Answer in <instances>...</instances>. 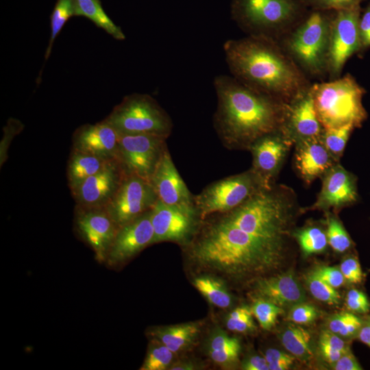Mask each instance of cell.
I'll return each instance as SVG.
<instances>
[{
    "mask_svg": "<svg viewBox=\"0 0 370 370\" xmlns=\"http://www.w3.org/2000/svg\"><path fill=\"white\" fill-rule=\"evenodd\" d=\"M269 370H286L291 368L295 357L277 349H269L264 354Z\"/></svg>",
    "mask_w": 370,
    "mask_h": 370,
    "instance_id": "43",
    "label": "cell"
},
{
    "mask_svg": "<svg viewBox=\"0 0 370 370\" xmlns=\"http://www.w3.org/2000/svg\"><path fill=\"white\" fill-rule=\"evenodd\" d=\"M217 105L213 125L223 145L248 150L259 138L280 130L286 103L241 83L232 76L214 79Z\"/></svg>",
    "mask_w": 370,
    "mask_h": 370,
    "instance_id": "2",
    "label": "cell"
},
{
    "mask_svg": "<svg viewBox=\"0 0 370 370\" xmlns=\"http://www.w3.org/2000/svg\"><path fill=\"white\" fill-rule=\"evenodd\" d=\"M294 145L295 170L308 185L317 178H321L338 163L326 149L320 137L304 140Z\"/></svg>",
    "mask_w": 370,
    "mask_h": 370,
    "instance_id": "21",
    "label": "cell"
},
{
    "mask_svg": "<svg viewBox=\"0 0 370 370\" xmlns=\"http://www.w3.org/2000/svg\"><path fill=\"white\" fill-rule=\"evenodd\" d=\"M120 134L103 120L77 127L72 137V149L92 154L106 160L119 159Z\"/></svg>",
    "mask_w": 370,
    "mask_h": 370,
    "instance_id": "20",
    "label": "cell"
},
{
    "mask_svg": "<svg viewBox=\"0 0 370 370\" xmlns=\"http://www.w3.org/2000/svg\"><path fill=\"white\" fill-rule=\"evenodd\" d=\"M280 339L284 348L296 358L307 361L314 356L310 333L304 328L289 324L280 333Z\"/></svg>",
    "mask_w": 370,
    "mask_h": 370,
    "instance_id": "26",
    "label": "cell"
},
{
    "mask_svg": "<svg viewBox=\"0 0 370 370\" xmlns=\"http://www.w3.org/2000/svg\"><path fill=\"white\" fill-rule=\"evenodd\" d=\"M150 182L158 200L163 204L179 208L195 207L194 195L177 171L168 148L164 151Z\"/></svg>",
    "mask_w": 370,
    "mask_h": 370,
    "instance_id": "19",
    "label": "cell"
},
{
    "mask_svg": "<svg viewBox=\"0 0 370 370\" xmlns=\"http://www.w3.org/2000/svg\"><path fill=\"white\" fill-rule=\"evenodd\" d=\"M327 237L328 245L337 253H344L352 247V241L341 222L334 214L328 213Z\"/></svg>",
    "mask_w": 370,
    "mask_h": 370,
    "instance_id": "34",
    "label": "cell"
},
{
    "mask_svg": "<svg viewBox=\"0 0 370 370\" xmlns=\"http://www.w3.org/2000/svg\"><path fill=\"white\" fill-rule=\"evenodd\" d=\"M365 0H304L309 9L339 11L360 7Z\"/></svg>",
    "mask_w": 370,
    "mask_h": 370,
    "instance_id": "38",
    "label": "cell"
},
{
    "mask_svg": "<svg viewBox=\"0 0 370 370\" xmlns=\"http://www.w3.org/2000/svg\"><path fill=\"white\" fill-rule=\"evenodd\" d=\"M195 367L191 362H181L175 364L174 365H171L169 369L173 370H187V369H195Z\"/></svg>",
    "mask_w": 370,
    "mask_h": 370,
    "instance_id": "51",
    "label": "cell"
},
{
    "mask_svg": "<svg viewBox=\"0 0 370 370\" xmlns=\"http://www.w3.org/2000/svg\"><path fill=\"white\" fill-rule=\"evenodd\" d=\"M151 214V209L119 228L104 262L107 266L121 265L152 244Z\"/></svg>",
    "mask_w": 370,
    "mask_h": 370,
    "instance_id": "15",
    "label": "cell"
},
{
    "mask_svg": "<svg viewBox=\"0 0 370 370\" xmlns=\"http://www.w3.org/2000/svg\"><path fill=\"white\" fill-rule=\"evenodd\" d=\"M158 200L149 180L127 174L105 208L120 227L152 209Z\"/></svg>",
    "mask_w": 370,
    "mask_h": 370,
    "instance_id": "11",
    "label": "cell"
},
{
    "mask_svg": "<svg viewBox=\"0 0 370 370\" xmlns=\"http://www.w3.org/2000/svg\"><path fill=\"white\" fill-rule=\"evenodd\" d=\"M321 179V190L309 210H339L358 201L357 177L339 162L332 166Z\"/></svg>",
    "mask_w": 370,
    "mask_h": 370,
    "instance_id": "17",
    "label": "cell"
},
{
    "mask_svg": "<svg viewBox=\"0 0 370 370\" xmlns=\"http://www.w3.org/2000/svg\"><path fill=\"white\" fill-rule=\"evenodd\" d=\"M75 16H84L117 40L125 39L121 28L104 11L100 0H74Z\"/></svg>",
    "mask_w": 370,
    "mask_h": 370,
    "instance_id": "25",
    "label": "cell"
},
{
    "mask_svg": "<svg viewBox=\"0 0 370 370\" xmlns=\"http://www.w3.org/2000/svg\"><path fill=\"white\" fill-rule=\"evenodd\" d=\"M152 244L171 241L187 245L197 231L201 218L195 208L170 206L158 200L151 209Z\"/></svg>",
    "mask_w": 370,
    "mask_h": 370,
    "instance_id": "12",
    "label": "cell"
},
{
    "mask_svg": "<svg viewBox=\"0 0 370 370\" xmlns=\"http://www.w3.org/2000/svg\"><path fill=\"white\" fill-rule=\"evenodd\" d=\"M334 12L310 9L282 39L280 45L304 73L319 76L327 73Z\"/></svg>",
    "mask_w": 370,
    "mask_h": 370,
    "instance_id": "5",
    "label": "cell"
},
{
    "mask_svg": "<svg viewBox=\"0 0 370 370\" xmlns=\"http://www.w3.org/2000/svg\"><path fill=\"white\" fill-rule=\"evenodd\" d=\"M200 330L201 325L199 323L189 322L156 328L150 331V335L176 353L192 345L197 338Z\"/></svg>",
    "mask_w": 370,
    "mask_h": 370,
    "instance_id": "24",
    "label": "cell"
},
{
    "mask_svg": "<svg viewBox=\"0 0 370 370\" xmlns=\"http://www.w3.org/2000/svg\"><path fill=\"white\" fill-rule=\"evenodd\" d=\"M245 370H269L264 356H253L247 359L243 365Z\"/></svg>",
    "mask_w": 370,
    "mask_h": 370,
    "instance_id": "49",
    "label": "cell"
},
{
    "mask_svg": "<svg viewBox=\"0 0 370 370\" xmlns=\"http://www.w3.org/2000/svg\"><path fill=\"white\" fill-rule=\"evenodd\" d=\"M359 33L360 38V53L370 47V0L365 8L359 20Z\"/></svg>",
    "mask_w": 370,
    "mask_h": 370,
    "instance_id": "46",
    "label": "cell"
},
{
    "mask_svg": "<svg viewBox=\"0 0 370 370\" xmlns=\"http://www.w3.org/2000/svg\"><path fill=\"white\" fill-rule=\"evenodd\" d=\"M285 243L257 236L213 214L201 220L184 246L199 265L232 278L267 272L276 267Z\"/></svg>",
    "mask_w": 370,
    "mask_h": 370,
    "instance_id": "1",
    "label": "cell"
},
{
    "mask_svg": "<svg viewBox=\"0 0 370 370\" xmlns=\"http://www.w3.org/2000/svg\"><path fill=\"white\" fill-rule=\"evenodd\" d=\"M293 235L306 256L324 251L328 244L326 231L319 226L305 227Z\"/></svg>",
    "mask_w": 370,
    "mask_h": 370,
    "instance_id": "28",
    "label": "cell"
},
{
    "mask_svg": "<svg viewBox=\"0 0 370 370\" xmlns=\"http://www.w3.org/2000/svg\"><path fill=\"white\" fill-rule=\"evenodd\" d=\"M166 139L150 134H120L118 158L126 174L150 181L168 148Z\"/></svg>",
    "mask_w": 370,
    "mask_h": 370,
    "instance_id": "10",
    "label": "cell"
},
{
    "mask_svg": "<svg viewBox=\"0 0 370 370\" xmlns=\"http://www.w3.org/2000/svg\"><path fill=\"white\" fill-rule=\"evenodd\" d=\"M108 161L71 149L66 167L68 186L73 193L85 180L97 173Z\"/></svg>",
    "mask_w": 370,
    "mask_h": 370,
    "instance_id": "23",
    "label": "cell"
},
{
    "mask_svg": "<svg viewBox=\"0 0 370 370\" xmlns=\"http://www.w3.org/2000/svg\"><path fill=\"white\" fill-rule=\"evenodd\" d=\"M265 186L250 168L243 173L215 181L194 195V205L201 218L230 211Z\"/></svg>",
    "mask_w": 370,
    "mask_h": 370,
    "instance_id": "8",
    "label": "cell"
},
{
    "mask_svg": "<svg viewBox=\"0 0 370 370\" xmlns=\"http://www.w3.org/2000/svg\"><path fill=\"white\" fill-rule=\"evenodd\" d=\"M24 127V124L20 120L14 118H10L3 127V136L0 143L1 166L8 158V150L12 139L23 130Z\"/></svg>",
    "mask_w": 370,
    "mask_h": 370,
    "instance_id": "39",
    "label": "cell"
},
{
    "mask_svg": "<svg viewBox=\"0 0 370 370\" xmlns=\"http://www.w3.org/2000/svg\"><path fill=\"white\" fill-rule=\"evenodd\" d=\"M356 338L370 347V315L363 318L362 325Z\"/></svg>",
    "mask_w": 370,
    "mask_h": 370,
    "instance_id": "50",
    "label": "cell"
},
{
    "mask_svg": "<svg viewBox=\"0 0 370 370\" xmlns=\"http://www.w3.org/2000/svg\"><path fill=\"white\" fill-rule=\"evenodd\" d=\"M306 282L309 291L317 299L330 305L340 303L341 296L336 289L312 272L307 275Z\"/></svg>",
    "mask_w": 370,
    "mask_h": 370,
    "instance_id": "37",
    "label": "cell"
},
{
    "mask_svg": "<svg viewBox=\"0 0 370 370\" xmlns=\"http://www.w3.org/2000/svg\"><path fill=\"white\" fill-rule=\"evenodd\" d=\"M149 344L141 370H164L169 369L174 352L156 339Z\"/></svg>",
    "mask_w": 370,
    "mask_h": 370,
    "instance_id": "33",
    "label": "cell"
},
{
    "mask_svg": "<svg viewBox=\"0 0 370 370\" xmlns=\"http://www.w3.org/2000/svg\"><path fill=\"white\" fill-rule=\"evenodd\" d=\"M223 51L232 77L284 103L310 86L304 73L276 40L247 36L227 40Z\"/></svg>",
    "mask_w": 370,
    "mask_h": 370,
    "instance_id": "3",
    "label": "cell"
},
{
    "mask_svg": "<svg viewBox=\"0 0 370 370\" xmlns=\"http://www.w3.org/2000/svg\"><path fill=\"white\" fill-rule=\"evenodd\" d=\"M293 145V143L281 130L262 136L251 145L249 149L252 156L251 169L265 186L271 187L275 184Z\"/></svg>",
    "mask_w": 370,
    "mask_h": 370,
    "instance_id": "16",
    "label": "cell"
},
{
    "mask_svg": "<svg viewBox=\"0 0 370 370\" xmlns=\"http://www.w3.org/2000/svg\"><path fill=\"white\" fill-rule=\"evenodd\" d=\"M241 347L221 350H209L208 354L213 362L222 367L235 363L239 356Z\"/></svg>",
    "mask_w": 370,
    "mask_h": 370,
    "instance_id": "45",
    "label": "cell"
},
{
    "mask_svg": "<svg viewBox=\"0 0 370 370\" xmlns=\"http://www.w3.org/2000/svg\"><path fill=\"white\" fill-rule=\"evenodd\" d=\"M318 314L314 306L302 302L291 308L286 319L296 324H308L317 318Z\"/></svg>",
    "mask_w": 370,
    "mask_h": 370,
    "instance_id": "40",
    "label": "cell"
},
{
    "mask_svg": "<svg viewBox=\"0 0 370 370\" xmlns=\"http://www.w3.org/2000/svg\"><path fill=\"white\" fill-rule=\"evenodd\" d=\"M241 347L238 340L230 337L223 332L215 333L209 341V350H221L230 348Z\"/></svg>",
    "mask_w": 370,
    "mask_h": 370,
    "instance_id": "47",
    "label": "cell"
},
{
    "mask_svg": "<svg viewBox=\"0 0 370 370\" xmlns=\"http://www.w3.org/2000/svg\"><path fill=\"white\" fill-rule=\"evenodd\" d=\"M345 304L347 310L355 314H365L370 312V301L367 295L357 288L349 290Z\"/></svg>",
    "mask_w": 370,
    "mask_h": 370,
    "instance_id": "41",
    "label": "cell"
},
{
    "mask_svg": "<svg viewBox=\"0 0 370 370\" xmlns=\"http://www.w3.org/2000/svg\"><path fill=\"white\" fill-rule=\"evenodd\" d=\"M119 228L105 207L86 208L75 205V231L91 248L99 262H105Z\"/></svg>",
    "mask_w": 370,
    "mask_h": 370,
    "instance_id": "13",
    "label": "cell"
},
{
    "mask_svg": "<svg viewBox=\"0 0 370 370\" xmlns=\"http://www.w3.org/2000/svg\"><path fill=\"white\" fill-rule=\"evenodd\" d=\"M126 175L119 159L108 161L71 193L75 205L86 208L106 207Z\"/></svg>",
    "mask_w": 370,
    "mask_h": 370,
    "instance_id": "14",
    "label": "cell"
},
{
    "mask_svg": "<svg viewBox=\"0 0 370 370\" xmlns=\"http://www.w3.org/2000/svg\"><path fill=\"white\" fill-rule=\"evenodd\" d=\"M340 270L346 281L350 284H359L363 280V273L356 256L349 255L341 262Z\"/></svg>",
    "mask_w": 370,
    "mask_h": 370,
    "instance_id": "42",
    "label": "cell"
},
{
    "mask_svg": "<svg viewBox=\"0 0 370 370\" xmlns=\"http://www.w3.org/2000/svg\"><path fill=\"white\" fill-rule=\"evenodd\" d=\"M318 348L322 358L330 365L350 349L349 345L343 338L328 329L321 331Z\"/></svg>",
    "mask_w": 370,
    "mask_h": 370,
    "instance_id": "32",
    "label": "cell"
},
{
    "mask_svg": "<svg viewBox=\"0 0 370 370\" xmlns=\"http://www.w3.org/2000/svg\"><path fill=\"white\" fill-rule=\"evenodd\" d=\"M256 297L269 300L281 308H291L304 302L305 291L293 272L286 273L257 281Z\"/></svg>",
    "mask_w": 370,
    "mask_h": 370,
    "instance_id": "22",
    "label": "cell"
},
{
    "mask_svg": "<svg viewBox=\"0 0 370 370\" xmlns=\"http://www.w3.org/2000/svg\"><path fill=\"white\" fill-rule=\"evenodd\" d=\"M310 9L304 0H232V19L248 36L279 41Z\"/></svg>",
    "mask_w": 370,
    "mask_h": 370,
    "instance_id": "4",
    "label": "cell"
},
{
    "mask_svg": "<svg viewBox=\"0 0 370 370\" xmlns=\"http://www.w3.org/2000/svg\"><path fill=\"white\" fill-rule=\"evenodd\" d=\"M363 318L352 312H343L330 317L327 323L328 330L343 339L356 338Z\"/></svg>",
    "mask_w": 370,
    "mask_h": 370,
    "instance_id": "31",
    "label": "cell"
},
{
    "mask_svg": "<svg viewBox=\"0 0 370 370\" xmlns=\"http://www.w3.org/2000/svg\"><path fill=\"white\" fill-rule=\"evenodd\" d=\"M281 130L294 145L321 136L323 128L315 109L311 85L286 103Z\"/></svg>",
    "mask_w": 370,
    "mask_h": 370,
    "instance_id": "18",
    "label": "cell"
},
{
    "mask_svg": "<svg viewBox=\"0 0 370 370\" xmlns=\"http://www.w3.org/2000/svg\"><path fill=\"white\" fill-rule=\"evenodd\" d=\"M251 308L247 306H239L234 309L227 317V328L232 332L246 333L256 329L253 319Z\"/></svg>",
    "mask_w": 370,
    "mask_h": 370,
    "instance_id": "36",
    "label": "cell"
},
{
    "mask_svg": "<svg viewBox=\"0 0 370 370\" xmlns=\"http://www.w3.org/2000/svg\"><path fill=\"white\" fill-rule=\"evenodd\" d=\"M332 367L335 370H361L360 365L354 355L349 349L344 353L334 364Z\"/></svg>",
    "mask_w": 370,
    "mask_h": 370,
    "instance_id": "48",
    "label": "cell"
},
{
    "mask_svg": "<svg viewBox=\"0 0 370 370\" xmlns=\"http://www.w3.org/2000/svg\"><path fill=\"white\" fill-rule=\"evenodd\" d=\"M75 16L74 0H57L50 16L51 34L45 60L49 58L54 41L66 22Z\"/></svg>",
    "mask_w": 370,
    "mask_h": 370,
    "instance_id": "29",
    "label": "cell"
},
{
    "mask_svg": "<svg viewBox=\"0 0 370 370\" xmlns=\"http://www.w3.org/2000/svg\"><path fill=\"white\" fill-rule=\"evenodd\" d=\"M312 273L334 288L343 286L345 281L340 269L336 267H319L314 269Z\"/></svg>",
    "mask_w": 370,
    "mask_h": 370,
    "instance_id": "44",
    "label": "cell"
},
{
    "mask_svg": "<svg viewBox=\"0 0 370 370\" xmlns=\"http://www.w3.org/2000/svg\"><path fill=\"white\" fill-rule=\"evenodd\" d=\"M193 285L212 305L227 308L232 304V297L225 284L219 279L204 275L195 278Z\"/></svg>",
    "mask_w": 370,
    "mask_h": 370,
    "instance_id": "27",
    "label": "cell"
},
{
    "mask_svg": "<svg viewBox=\"0 0 370 370\" xmlns=\"http://www.w3.org/2000/svg\"><path fill=\"white\" fill-rule=\"evenodd\" d=\"M315 109L323 129L352 125L360 127L367 119L362 104L365 90L349 73L311 85Z\"/></svg>",
    "mask_w": 370,
    "mask_h": 370,
    "instance_id": "6",
    "label": "cell"
},
{
    "mask_svg": "<svg viewBox=\"0 0 370 370\" xmlns=\"http://www.w3.org/2000/svg\"><path fill=\"white\" fill-rule=\"evenodd\" d=\"M103 120L120 134H150L166 138L173 124L169 114L147 94L133 93L123 97Z\"/></svg>",
    "mask_w": 370,
    "mask_h": 370,
    "instance_id": "7",
    "label": "cell"
},
{
    "mask_svg": "<svg viewBox=\"0 0 370 370\" xmlns=\"http://www.w3.org/2000/svg\"><path fill=\"white\" fill-rule=\"evenodd\" d=\"M361 11V7H358L334 12L330 27L327 66L330 79L339 77L347 60L360 52Z\"/></svg>",
    "mask_w": 370,
    "mask_h": 370,
    "instance_id": "9",
    "label": "cell"
},
{
    "mask_svg": "<svg viewBox=\"0 0 370 370\" xmlns=\"http://www.w3.org/2000/svg\"><path fill=\"white\" fill-rule=\"evenodd\" d=\"M251 309L260 327L265 330H271L275 325L278 317L284 312L282 308L260 297H256Z\"/></svg>",
    "mask_w": 370,
    "mask_h": 370,
    "instance_id": "35",
    "label": "cell"
},
{
    "mask_svg": "<svg viewBox=\"0 0 370 370\" xmlns=\"http://www.w3.org/2000/svg\"><path fill=\"white\" fill-rule=\"evenodd\" d=\"M354 129L355 127L352 125L323 129L320 138L326 149L337 162H339Z\"/></svg>",
    "mask_w": 370,
    "mask_h": 370,
    "instance_id": "30",
    "label": "cell"
}]
</instances>
